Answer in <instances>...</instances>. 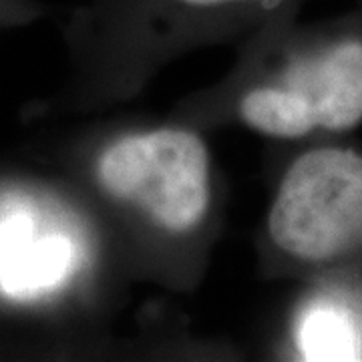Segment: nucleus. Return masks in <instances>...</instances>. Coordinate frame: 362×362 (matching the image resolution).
<instances>
[{
	"label": "nucleus",
	"instance_id": "423d86ee",
	"mask_svg": "<svg viewBox=\"0 0 362 362\" xmlns=\"http://www.w3.org/2000/svg\"><path fill=\"white\" fill-rule=\"evenodd\" d=\"M165 6H175L181 11H192V13H223V11H266L286 4L288 0H159Z\"/></svg>",
	"mask_w": 362,
	"mask_h": 362
},
{
	"label": "nucleus",
	"instance_id": "39448f33",
	"mask_svg": "<svg viewBox=\"0 0 362 362\" xmlns=\"http://www.w3.org/2000/svg\"><path fill=\"white\" fill-rule=\"evenodd\" d=\"M296 349L304 361H362V304L342 288L312 294L296 316Z\"/></svg>",
	"mask_w": 362,
	"mask_h": 362
},
{
	"label": "nucleus",
	"instance_id": "7ed1b4c3",
	"mask_svg": "<svg viewBox=\"0 0 362 362\" xmlns=\"http://www.w3.org/2000/svg\"><path fill=\"white\" fill-rule=\"evenodd\" d=\"M97 180L111 197L135 206L169 233L197 228L211 197L206 143L187 129H156L117 139L97 161Z\"/></svg>",
	"mask_w": 362,
	"mask_h": 362
},
{
	"label": "nucleus",
	"instance_id": "20e7f679",
	"mask_svg": "<svg viewBox=\"0 0 362 362\" xmlns=\"http://www.w3.org/2000/svg\"><path fill=\"white\" fill-rule=\"evenodd\" d=\"M77 246L65 233L35 235L25 214L0 221V286L14 298H33L65 282L77 266Z\"/></svg>",
	"mask_w": 362,
	"mask_h": 362
},
{
	"label": "nucleus",
	"instance_id": "f03ea898",
	"mask_svg": "<svg viewBox=\"0 0 362 362\" xmlns=\"http://www.w3.org/2000/svg\"><path fill=\"white\" fill-rule=\"evenodd\" d=\"M294 54L240 103L250 129L276 139L346 133L362 123V23L340 26Z\"/></svg>",
	"mask_w": 362,
	"mask_h": 362
},
{
	"label": "nucleus",
	"instance_id": "f257e3e1",
	"mask_svg": "<svg viewBox=\"0 0 362 362\" xmlns=\"http://www.w3.org/2000/svg\"><path fill=\"white\" fill-rule=\"evenodd\" d=\"M280 254L308 268L362 259V151L318 145L288 165L268 216Z\"/></svg>",
	"mask_w": 362,
	"mask_h": 362
}]
</instances>
